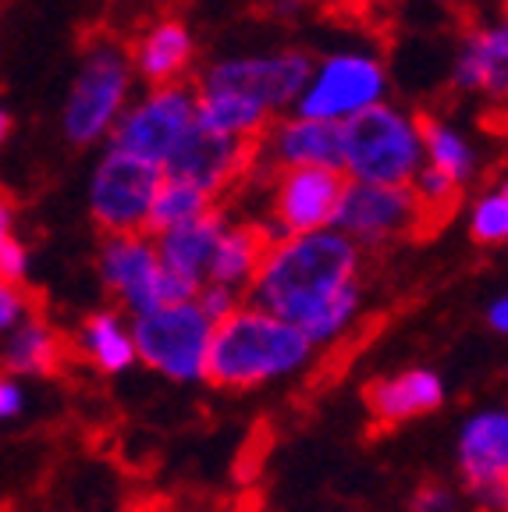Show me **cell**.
<instances>
[{"label":"cell","mask_w":508,"mask_h":512,"mask_svg":"<svg viewBox=\"0 0 508 512\" xmlns=\"http://www.w3.org/2000/svg\"><path fill=\"white\" fill-rule=\"evenodd\" d=\"M246 296L249 306L281 317L313 345L334 342L363 306L359 246L334 228L274 239Z\"/></svg>","instance_id":"1"},{"label":"cell","mask_w":508,"mask_h":512,"mask_svg":"<svg viewBox=\"0 0 508 512\" xmlns=\"http://www.w3.org/2000/svg\"><path fill=\"white\" fill-rule=\"evenodd\" d=\"M317 345L281 317L242 303L214 324L207 352V377L221 392H253L295 374L310 363Z\"/></svg>","instance_id":"2"},{"label":"cell","mask_w":508,"mask_h":512,"mask_svg":"<svg viewBox=\"0 0 508 512\" xmlns=\"http://www.w3.org/2000/svg\"><path fill=\"white\" fill-rule=\"evenodd\" d=\"M423 157L420 118L395 104H374L342 121V175L363 185H413Z\"/></svg>","instance_id":"3"},{"label":"cell","mask_w":508,"mask_h":512,"mask_svg":"<svg viewBox=\"0 0 508 512\" xmlns=\"http://www.w3.org/2000/svg\"><path fill=\"white\" fill-rule=\"evenodd\" d=\"M132 57L118 40H93L82 54L75 82L64 100V136L75 146H89L111 136L132 93Z\"/></svg>","instance_id":"4"},{"label":"cell","mask_w":508,"mask_h":512,"mask_svg":"<svg viewBox=\"0 0 508 512\" xmlns=\"http://www.w3.org/2000/svg\"><path fill=\"white\" fill-rule=\"evenodd\" d=\"M310 75H313L310 54H302V50H278V54L214 61L199 72V79L192 86L207 89V93L235 96V100L256 107V111L274 121L288 107L295 111Z\"/></svg>","instance_id":"5"},{"label":"cell","mask_w":508,"mask_h":512,"mask_svg":"<svg viewBox=\"0 0 508 512\" xmlns=\"http://www.w3.org/2000/svg\"><path fill=\"white\" fill-rule=\"evenodd\" d=\"M214 324L196 303L160 306L146 317H132L135 360L167 381H203Z\"/></svg>","instance_id":"6"},{"label":"cell","mask_w":508,"mask_h":512,"mask_svg":"<svg viewBox=\"0 0 508 512\" xmlns=\"http://www.w3.org/2000/svg\"><path fill=\"white\" fill-rule=\"evenodd\" d=\"M196 125V89L192 82H175V86H157L125 107L118 125L111 128V146L107 150L132 153L164 168L175 146L189 136Z\"/></svg>","instance_id":"7"},{"label":"cell","mask_w":508,"mask_h":512,"mask_svg":"<svg viewBox=\"0 0 508 512\" xmlns=\"http://www.w3.org/2000/svg\"><path fill=\"white\" fill-rule=\"evenodd\" d=\"M164 171L132 153L107 150L89 182V214L107 235H139L150 221Z\"/></svg>","instance_id":"8"},{"label":"cell","mask_w":508,"mask_h":512,"mask_svg":"<svg viewBox=\"0 0 508 512\" xmlns=\"http://www.w3.org/2000/svg\"><path fill=\"white\" fill-rule=\"evenodd\" d=\"M384 93H388V75H384V64L377 57L331 54L320 64H313V75L302 89L299 104H295V114L342 125L352 114L384 104Z\"/></svg>","instance_id":"9"},{"label":"cell","mask_w":508,"mask_h":512,"mask_svg":"<svg viewBox=\"0 0 508 512\" xmlns=\"http://www.w3.org/2000/svg\"><path fill=\"white\" fill-rule=\"evenodd\" d=\"M349 178L334 168H288L270 175V239L324 232L334 224Z\"/></svg>","instance_id":"10"},{"label":"cell","mask_w":508,"mask_h":512,"mask_svg":"<svg viewBox=\"0 0 508 512\" xmlns=\"http://www.w3.org/2000/svg\"><path fill=\"white\" fill-rule=\"evenodd\" d=\"M334 232H342L359 249L388 246L405 235H423L420 203L409 185H363L345 182L342 203L334 214Z\"/></svg>","instance_id":"11"},{"label":"cell","mask_w":508,"mask_h":512,"mask_svg":"<svg viewBox=\"0 0 508 512\" xmlns=\"http://www.w3.org/2000/svg\"><path fill=\"white\" fill-rule=\"evenodd\" d=\"M253 168H267V175L288 168L342 171V125L299 114L274 118L253 146Z\"/></svg>","instance_id":"12"},{"label":"cell","mask_w":508,"mask_h":512,"mask_svg":"<svg viewBox=\"0 0 508 512\" xmlns=\"http://www.w3.org/2000/svg\"><path fill=\"white\" fill-rule=\"evenodd\" d=\"M100 278H104L114 303L128 313V320L160 310V256L146 232L107 235L104 246H100Z\"/></svg>","instance_id":"13"},{"label":"cell","mask_w":508,"mask_h":512,"mask_svg":"<svg viewBox=\"0 0 508 512\" xmlns=\"http://www.w3.org/2000/svg\"><path fill=\"white\" fill-rule=\"evenodd\" d=\"M253 146L256 143H239V139L217 136V132L192 125L189 136L175 146V153L167 157L160 171H164V178L189 182L217 200L224 189H231L235 178L253 171Z\"/></svg>","instance_id":"14"},{"label":"cell","mask_w":508,"mask_h":512,"mask_svg":"<svg viewBox=\"0 0 508 512\" xmlns=\"http://www.w3.org/2000/svg\"><path fill=\"white\" fill-rule=\"evenodd\" d=\"M363 402L374 424L398 427L445 406V381L430 367H409L366 384Z\"/></svg>","instance_id":"15"},{"label":"cell","mask_w":508,"mask_h":512,"mask_svg":"<svg viewBox=\"0 0 508 512\" xmlns=\"http://www.w3.org/2000/svg\"><path fill=\"white\" fill-rule=\"evenodd\" d=\"M452 82L459 93L508 100V11L498 22L466 32L455 57Z\"/></svg>","instance_id":"16"},{"label":"cell","mask_w":508,"mask_h":512,"mask_svg":"<svg viewBox=\"0 0 508 512\" xmlns=\"http://www.w3.org/2000/svg\"><path fill=\"white\" fill-rule=\"evenodd\" d=\"M128 57H132V72L143 75L150 89L175 86V82H185L192 61H196V40L182 18L167 15L146 25L143 36L128 50Z\"/></svg>","instance_id":"17"},{"label":"cell","mask_w":508,"mask_h":512,"mask_svg":"<svg viewBox=\"0 0 508 512\" xmlns=\"http://www.w3.org/2000/svg\"><path fill=\"white\" fill-rule=\"evenodd\" d=\"M224 232H228V217L224 210H210L207 217L185 224V228H175V232H164L153 239L160 256V267L175 271L178 278L192 281V285H207L210 264H214V253L221 246Z\"/></svg>","instance_id":"18"},{"label":"cell","mask_w":508,"mask_h":512,"mask_svg":"<svg viewBox=\"0 0 508 512\" xmlns=\"http://www.w3.org/2000/svg\"><path fill=\"white\" fill-rule=\"evenodd\" d=\"M459 473L469 484L508 477V409L473 413L459 431Z\"/></svg>","instance_id":"19"},{"label":"cell","mask_w":508,"mask_h":512,"mask_svg":"<svg viewBox=\"0 0 508 512\" xmlns=\"http://www.w3.org/2000/svg\"><path fill=\"white\" fill-rule=\"evenodd\" d=\"M64 356V338L50 320L32 313L25 324H18L0 349V367L11 377H50L57 374Z\"/></svg>","instance_id":"20"},{"label":"cell","mask_w":508,"mask_h":512,"mask_svg":"<svg viewBox=\"0 0 508 512\" xmlns=\"http://www.w3.org/2000/svg\"><path fill=\"white\" fill-rule=\"evenodd\" d=\"M270 232L260 221H239L228 224L221 246L214 253V264H210L207 281L210 285H224L235 288V292H246L253 285L256 271H260L263 256L270 249Z\"/></svg>","instance_id":"21"},{"label":"cell","mask_w":508,"mask_h":512,"mask_svg":"<svg viewBox=\"0 0 508 512\" xmlns=\"http://www.w3.org/2000/svg\"><path fill=\"white\" fill-rule=\"evenodd\" d=\"M79 352L93 363L100 374H125L135 367V342H132V320L121 310H96L82 320L75 335Z\"/></svg>","instance_id":"22"},{"label":"cell","mask_w":508,"mask_h":512,"mask_svg":"<svg viewBox=\"0 0 508 512\" xmlns=\"http://www.w3.org/2000/svg\"><path fill=\"white\" fill-rule=\"evenodd\" d=\"M420 136L427 164L445 178H452L459 189L477 175V153L459 128H452L441 118H430V114H420Z\"/></svg>","instance_id":"23"},{"label":"cell","mask_w":508,"mask_h":512,"mask_svg":"<svg viewBox=\"0 0 508 512\" xmlns=\"http://www.w3.org/2000/svg\"><path fill=\"white\" fill-rule=\"evenodd\" d=\"M210 210H217L214 196H207V192L189 182H178V178H164L157 196H153L146 235L157 239V235H164V232H175V228H185V224L207 217Z\"/></svg>","instance_id":"24"},{"label":"cell","mask_w":508,"mask_h":512,"mask_svg":"<svg viewBox=\"0 0 508 512\" xmlns=\"http://www.w3.org/2000/svg\"><path fill=\"white\" fill-rule=\"evenodd\" d=\"M469 235L480 246H505L508 242V196L505 192H484L469 210Z\"/></svg>","instance_id":"25"},{"label":"cell","mask_w":508,"mask_h":512,"mask_svg":"<svg viewBox=\"0 0 508 512\" xmlns=\"http://www.w3.org/2000/svg\"><path fill=\"white\" fill-rule=\"evenodd\" d=\"M32 317V299L22 285L0 281V335H11L18 324Z\"/></svg>","instance_id":"26"},{"label":"cell","mask_w":508,"mask_h":512,"mask_svg":"<svg viewBox=\"0 0 508 512\" xmlns=\"http://www.w3.org/2000/svg\"><path fill=\"white\" fill-rule=\"evenodd\" d=\"M196 306L203 313H207L210 324H221L224 317H231V313L242 306V292H235V288H224V285H203L196 296Z\"/></svg>","instance_id":"27"},{"label":"cell","mask_w":508,"mask_h":512,"mask_svg":"<svg viewBox=\"0 0 508 512\" xmlns=\"http://www.w3.org/2000/svg\"><path fill=\"white\" fill-rule=\"evenodd\" d=\"M466 491L480 512H508V477L480 480V484H469Z\"/></svg>","instance_id":"28"},{"label":"cell","mask_w":508,"mask_h":512,"mask_svg":"<svg viewBox=\"0 0 508 512\" xmlns=\"http://www.w3.org/2000/svg\"><path fill=\"white\" fill-rule=\"evenodd\" d=\"M25 274H29V249H25V242H18L15 235H11V239L0 246V281L22 285Z\"/></svg>","instance_id":"29"},{"label":"cell","mask_w":508,"mask_h":512,"mask_svg":"<svg viewBox=\"0 0 508 512\" xmlns=\"http://www.w3.org/2000/svg\"><path fill=\"white\" fill-rule=\"evenodd\" d=\"M409 509L413 512H455V495L445 488V484L427 480V484H420V488L413 491Z\"/></svg>","instance_id":"30"},{"label":"cell","mask_w":508,"mask_h":512,"mask_svg":"<svg viewBox=\"0 0 508 512\" xmlns=\"http://www.w3.org/2000/svg\"><path fill=\"white\" fill-rule=\"evenodd\" d=\"M25 413V388L18 377L0 374V424H11Z\"/></svg>","instance_id":"31"},{"label":"cell","mask_w":508,"mask_h":512,"mask_svg":"<svg viewBox=\"0 0 508 512\" xmlns=\"http://www.w3.org/2000/svg\"><path fill=\"white\" fill-rule=\"evenodd\" d=\"M487 324H491V331H498V335H508V296H498L487 306Z\"/></svg>","instance_id":"32"},{"label":"cell","mask_w":508,"mask_h":512,"mask_svg":"<svg viewBox=\"0 0 508 512\" xmlns=\"http://www.w3.org/2000/svg\"><path fill=\"white\" fill-rule=\"evenodd\" d=\"M11 224H15V203L8 192H0V246L11 239Z\"/></svg>","instance_id":"33"},{"label":"cell","mask_w":508,"mask_h":512,"mask_svg":"<svg viewBox=\"0 0 508 512\" xmlns=\"http://www.w3.org/2000/svg\"><path fill=\"white\" fill-rule=\"evenodd\" d=\"M299 8H302V0H278V4H274V15L292 18V15H299Z\"/></svg>","instance_id":"34"},{"label":"cell","mask_w":508,"mask_h":512,"mask_svg":"<svg viewBox=\"0 0 508 512\" xmlns=\"http://www.w3.org/2000/svg\"><path fill=\"white\" fill-rule=\"evenodd\" d=\"M11 136V114L0 107V146H4V139Z\"/></svg>","instance_id":"35"},{"label":"cell","mask_w":508,"mask_h":512,"mask_svg":"<svg viewBox=\"0 0 508 512\" xmlns=\"http://www.w3.org/2000/svg\"><path fill=\"white\" fill-rule=\"evenodd\" d=\"M359 4H381V0H359Z\"/></svg>","instance_id":"36"},{"label":"cell","mask_w":508,"mask_h":512,"mask_svg":"<svg viewBox=\"0 0 508 512\" xmlns=\"http://www.w3.org/2000/svg\"><path fill=\"white\" fill-rule=\"evenodd\" d=\"M501 192H505V196H508V182H505V189H501Z\"/></svg>","instance_id":"37"}]
</instances>
